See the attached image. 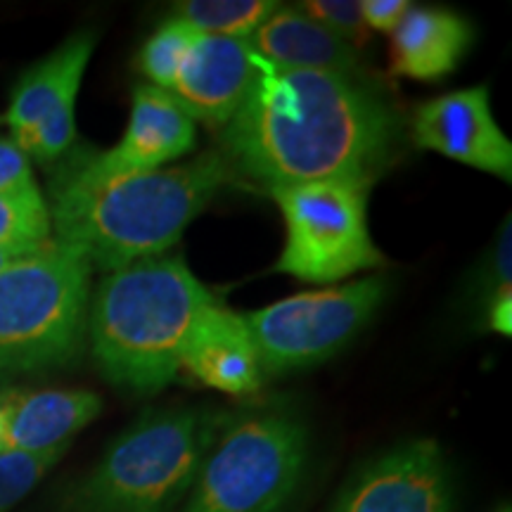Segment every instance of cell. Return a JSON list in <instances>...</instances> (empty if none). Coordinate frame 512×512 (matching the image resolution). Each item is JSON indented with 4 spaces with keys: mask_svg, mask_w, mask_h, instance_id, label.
Masks as SVG:
<instances>
[{
    "mask_svg": "<svg viewBox=\"0 0 512 512\" xmlns=\"http://www.w3.org/2000/svg\"><path fill=\"white\" fill-rule=\"evenodd\" d=\"M273 0H183L171 15L207 36L247 41L278 10Z\"/></svg>",
    "mask_w": 512,
    "mask_h": 512,
    "instance_id": "cell-18",
    "label": "cell"
},
{
    "mask_svg": "<svg viewBox=\"0 0 512 512\" xmlns=\"http://www.w3.org/2000/svg\"><path fill=\"white\" fill-rule=\"evenodd\" d=\"M370 185L325 181L271 190L287 240L275 271L302 283H337L384 264L368 230Z\"/></svg>",
    "mask_w": 512,
    "mask_h": 512,
    "instance_id": "cell-7",
    "label": "cell"
},
{
    "mask_svg": "<svg viewBox=\"0 0 512 512\" xmlns=\"http://www.w3.org/2000/svg\"><path fill=\"white\" fill-rule=\"evenodd\" d=\"M486 328L510 337L512 332V292L503 290L486 299Z\"/></svg>",
    "mask_w": 512,
    "mask_h": 512,
    "instance_id": "cell-26",
    "label": "cell"
},
{
    "mask_svg": "<svg viewBox=\"0 0 512 512\" xmlns=\"http://www.w3.org/2000/svg\"><path fill=\"white\" fill-rule=\"evenodd\" d=\"M401 121L368 79L275 69L256 57L252 86L221 128V157L268 192L347 181L370 185L394 162Z\"/></svg>",
    "mask_w": 512,
    "mask_h": 512,
    "instance_id": "cell-1",
    "label": "cell"
},
{
    "mask_svg": "<svg viewBox=\"0 0 512 512\" xmlns=\"http://www.w3.org/2000/svg\"><path fill=\"white\" fill-rule=\"evenodd\" d=\"M475 41V31L458 12L411 8L389 43V72L415 81H439L456 72Z\"/></svg>",
    "mask_w": 512,
    "mask_h": 512,
    "instance_id": "cell-17",
    "label": "cell"
},
{
    "mask_svg": "<svg viewBox=\"0 0 512 512\" xmlns=\"http://www.w3.org/2000/svg\"><path fill=\"white\" fill-rule=\"evenodd\" d=\"M93 268L57 240L0 268V373H38L76 356L86 332Z\"/></svg>",
    "mask_w": 512,
    "mask_h": 512,
    "instance_id": "cell-5",
    "label": "cell"
},
{
    "mask_svg": "<svg viewBox=\"0 0 512 512\" xmlns=\"http://www.w3.org/2000/svg\"><path fill=\"white\" fill-rule=\"evenodd\" d=\"M387 285L384 275H368L247 313L245 323L259 351L261 373H297L339 354L380 309Z\"/></svg>",
    "mask_w": 512,
    "mask_h": 512,
    "instance_id": "cell-8",
    "label": "cell"
},
{
    "mask_svg": "<svg viewBox=\"0 0 512 512\" xmlns=\"http://www.w3.org/2000/svg\"><path fill=\"white\" fill-rule=\"evenodd\" d=\"M214 304L183 256H145L107 273L86 320L100 373L128 394H159L176 380L192 332Z\"/></svg>",
    "mask_w": 512,
    "mask_h": 512,
    "instance_id": "cell-3",
    "label": "cell"
},
{
    "mask_svg": "<svg viewBox=\"0 0 512 512\" xmlns=\"http://www.w3.org/2000/svg\"><path fill=\"white\" fill-rule=\"evenodd\" d=\"M413 5L408 0H363L361 15L368 31H382V34H394L401 19Z\"/></svg>",
    "mask_w": 512,
    "mask_h": 512,
    "instance_id": "cell-24",
    "label": "cell"
},
{
    "mask_svg": "<svg viewBox=\"0 0 512 512\" xmlns=\"http://www.w3.org/2000/svg\"><path fill=\"white\" fill-rule=\"evenodd\" d=\"M195 121L174 95L140 83L131 98V117L119 145L105 152H79L83 166L98 176L145 174L164 169L195 147Z\"/></svg>",
    "mask_w": 512,
    "mask_h": 512,
    "instance_id": "cell-12",
    "label": "cell"
},
{
    "mask_svg": "<svg viewBox=\"0 0 512 512\" xmlns=\"http://www.w3.org/2000/svg\"><path fill=\"white\" fill-rule=\"evenodd\" d=\"M332 512H451V479L437 441L415 439L363 467Z\"/></svg>",
    "mask_w": 512,
    "mask_h": 512,
    "instance_id": "cell-10",
    "label": "cell"
},
{
    "mask_svg": "<svg viewBox=\"0 0 512 512\" xmlns=\"http://www.w3.org/2000/svg\"><path fill=\"white\" fill-rule=\"evenodd\" d=\"M36 247H41V245H36ZM36 247H0V268L12 264V261H17L19 256L34 252Z\"/></svg>",
    "mask_w": 512,
    "mask_h": 512,
    "instance_id": "cell-27",
    "label": "cell"
},
{
    "mask_svg": "<svg viewBox=\"0 0 512 512\" xmlns=\"http://www.w3.org/2000/svg\"><path fill=\"white\" fill-rule=\"evenodd\" d=\"M247 46L261 62L275 69H311L370 81L363 53L306 17L299 5H278V10L247 38Z\"/></svg>",
    "mask_w": 512,
    "mask_h": 512,
    "instance_id": "cell-16",
    "label": "cell"
},
{
    "mask_svg": "<svg viewBox=\"0 0 512 512\" xmlns=\"http://www.w3.org/2000/svg\"><path fill=\"white\" fill-rule=\"evenodd\" d=\"M98 43L93 31H79L19 76L5 114L12 140L29 159L57 166L76 147V95Z\"/></svg>",
    "mask_w": 512,
    "mask_h": 512,
    "instance_id": "cell-9",
    "label": "cell"
},
{
    "mask_svg": "<svg viewBox=\"0 0 512 512\" xmlns=\"http://www.w3.org/2000/svg\"><path fill=\"white\" fill-rule=\"evenodd\" d=\"M0 453H3V415H0Z\"/></svg>",
    "mask_w": 512,
    "mask_h": 512,
    "instance_id": "cell-28",
    "label": "cell"
},
{
    "mask_svg": "<svg viewBox=\"0 0 512 512\" xmlns=\"http://www.w3.org/2000/svg\"><path fill=\"white\" fill-rule=\"evenodd\" d=\"M100 411V396L86 389L3 392V453H64Z\"/></svg>",
    "mask_w": 512,
    "mask_h": 512,
    "instance_id": "cell-14",
    "label": "cell"
},
{
    "mask_svg": "<svg viewBox=\"0 0 512 512\" xmlns=\"http://www.w3.org/2000/svg\"><path fill=\"white\" fill-rule=\"evenodd\" d=\"M181 368L204 387L230 396L259 392L264 382L259 351L245 316L223 309L221 304L211 306L197 323Z\"/></svg>",
    "mask_w": 512,
    "mask_h": 512,
    "instance_id": "cell-15",
    "label": "cell"
},
{
    "mask_svg": "<svg viewBox=\"0 0 512 512\" xmlns=\"http://www.w3.org/2000/svg\"><path fill=\"white\" fill-rule=\"evenodd\" d=\"M254 74L256 55L247 41L200 34L169 93L192 121L223 128L245 100Z\"/></svg>",
    "mask_w": 512,
    "mask_h": 512,
    "instance_id": "cell-13",
    "label": "cell"
},
{
    "mask_svg": "<svg viewBox=\"0 0 512 512\" xmlns=\"http://www.w3.org/2000/svg\"><path fill=\"white\" fill-rule=\"evenodd\" d=\"M501 512H510V508H505V510H501Z\"/></svg>",
    "mask_w": 512,
    "mask_h": 512,
    "instance_id": "cell-29",
    "label": "cell"
},
{
    "mask_svg": "<svg viewBox=\"0 0 512 512\" xmlns=\"http://www.w3.org/2000/svg\"><path fill=\"white\" fill-rule=\"evenodd\" d=\"M200 31L185 24L178 17H166L159 27L145 38L140 48L136 67L145 76L147 86L171 91L178 72H181L185 57H188L192 43L197 41Z\"/></svg>",
    "mask_w": 512,
    "mask_h": 512,
    "instance_id": "cell-19",
    "label": "cell"
},
{
    "mask_svg": "<svg viewBox=\"0 0 512 512\" xmlns=\"http://www.w3.org/2000/svg\"><path fill=\"white\" fill-rule=\"evenodd\" d=\"M219 422L197 406L143 415L72 491L67 512H171L188 496Z\"/></svg>",
    "mask_w": 512,
    "mask_h": 512,
    "instance_id": "cell-4",
    "label": "cell"
},
{
    "mask_svg": "<svg viewBox=\"0 0 512 512\" xmlns=\"http://www.w3.org/2000/svg\"><path fill=\"white\" fill-rule=\"evenodd\" d=\"M62 453H0V512H8L46 477Z\"/></svg>",
    "mask_w": 512,
    "mask_h": 512,
    "instance_id": "cell-21",
    "label": "cell"
},
{
    "mask_svg": "<svg viewBox=\"0 0 512 512\" xmlns=\"http://www.w3.org/2000/svg\"><path fill=\"white\" fill-rule=\"evenodd\" d=\"M299 10L358 53H363L370 43V31L363 22L358 0H306L299 3Z\"/></svg>",
    "mask_w": 512,
    "mask_h": 512,
    "instance_id": "cell-22",
    "label": "cell"
},
{
    "mask_svg": "<svg viewBox=\"0 0 512 512\" xmlns=\"http://www.w3.org/2000/svg\"><path fill=\"white\" fill-rule=\"evenodd\" d=\"M34 183L31 159L12 138H0V195L27 190Z\"/></svg>",
    "mask_w": 512,
    "mask_h": 512,
    "instance_id": "cell-23",
    "label": "cell"
},
{
    "mask_svg": "<svg viewBox=\"0 0 512 512\" xmlns=\"http://www.w3.org/2000/svg\"><path fill=\"white\" fill-rule=\"evenodd\" d=\"M309 465V430L290 406L221 418L183 512H280Z\"/></svg>",
    "mask_w": 512,
    "mask_h": 512,
    "instance_id": "cell-6",
    "label": "cell"
},
{
    "mask_svg": "<svg viewBox=\"0 0 512 512\" xmlns=\"http://www.w3.org/2000/svg\"><path fill=\"white\" fill-rule=\"evenodd\" d=\"M512 233H510V219H505V223H503V228H501V233H498V238H496V245H494V256H491V278H489V283H491V287H494V292L491 294H496V292H503V290H510V275H512V271H510V256H512V252H510V245H512ZM489 294V297H491Z\"/></svg>",
    "mask_w": 512,
    "mask_h": 512,
    "instance_id": "cell-25",
    "label": "cell"
},
{
    "mask_svg": "<svg viewBox=\"0 0 512 512\" xmlns=\"http://www.w3.org/2000/svg\"><path fill=\"white\" fill-rule=\"evenodd\" d=\"M50 211L41 190L0 195V247H36L50 240Z\"/></svg>",
    "mask_w": 512,
    "mask_h": 512,
    "instance_id": "cell-20",
    "label": "cell"
},
{
    "mask_svg": "<svg viewBox=\"0 0 512 512\" xmlns=\"http://www.w3.org/2000/svg\"><path fill=\"white\" fill-rule=\"evenodd\" d=\"M413 145L512 181V143L496 124L484 86L444 93L415 107Z\"/></svg>",
    "mask_w": 512,
    "mask_h": 512,
    "instance_id": "cell-11",
    "label": "cell"
},
{
    "mask_svg": "<svg viewBox=\"0 0 512 512\" xmlns=\"http://www.w3.org/2000/svg\"><path fill=\"white\" fill-rule=\"evenodd\" d=\"M230 174L219 150L145 174L98 176L69 152L50 185V228L57 242L86 256L95 271H119L174 247Z\"/></svg>",
    "mask_w": 512,
    "mask_h": 512,
    "instance_id": "cell-2",
    "label": "cell"
}]
</instances>
